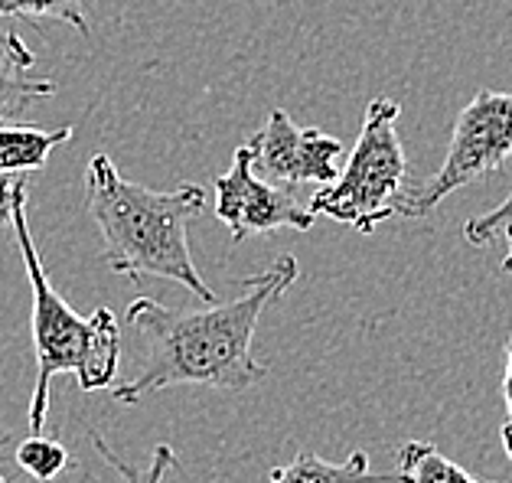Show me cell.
<instances>
[{
  "instance_id": "obj_7",
  "label": "cell",
  "mask_w": 512,
  "mask_h": 483,
  "mask_svg": "<svg viewBox=\"0 0 512 483\" xmlns=\"http://www.w3.org/2000/svg\"><path fill=\"white\" fill-rule=\"evenodd\" d=\"M248 151H252L255 173L271 183L327 187L340 173L343 144L330 138V134H323L320 128H297L287 111L274 108L265 125L252 134Z\"/></svg>"
},
{
  "instance_id": "obj_15",
  "label": "cell",
  "mask_w": 512,
  "mask_h": 483,
  "mask_svg": "<svg viewBox=\"0 0 512 483\" xmlns=\"http://www.w3.org/2000/svg\"><path fill=\"white\" fill-rule=\"evenodd\" d=\"M512 222V190L499 206H493L490 213H483L477 219H470L464 226V239L470 245H490L493 239H499V232Z\"/></svg>"
},
{
  "instance_id": "obj_17",
  "label": "cell",
  "mask_w": 512,
  "mask_h": 483,
  "mask_svg": "<svg viewBox=\"0 0 512 483\" xmlns=\"http://www.w3.org/2000/svg\"><path fill=\"white\" fill-rule=\"evenodd\" d=\"M20 200H27V173H4L0 170V232L10 229L14 209Z\"/></svg>"
},
{
  "instance_id": "obj_10",
  "label": "cell",
  "mask_w": 512,
  "mask_h": 483,
  "mask_svg": "<svg viewBox=\"0 0 512 483\" xmlns=\"http://www.w3.org/2000/svg\"><path fill=\"white\" fill-rule=\"evenodd\" d=\"M76 128L62 125V128H33L20 125V121H0V170L4 173H30L40 170L49 154L59 144H66Z\"/></svg>"
},
{
  "instance_id": "obj_14",
  "label": "cell",
  "mask_w": 512,
  "mask_h": 483,
  "mask_svg": "<svg viewBox=\"0 0 512 483\" xmlns=\"http://www.w3.org/2000/svg\"><path fill=\"white\" fill-rule=\"evenodd\" d=\"M89 441L95 444V451L102 454V461L115 470L118 483H164V477L170 474V470L180 467V457L170 444H157L154 454H151V464H147L144 470H134L128 461H121V457L108 448V441L98 435V431H89Z\"/></svg>"
},
{
  "instance_id": "obj_2",
  "label": "cell",
  "mask_w": 512,
  "mask_h": 483,
  "mask_svg": "<svg viewBox=\"0 0 512 483\" xmlns=\"http://www.w3.org/2000/svg\"><path fill=\"white\" fill-rule=\"evenodd\" d=\"M85 209L102 235L105 265L131 281L167 278L199 301L216 291L196 271L190 252V222L203 216L206 190L180 183L177 190H151L124 180L108 154H95L85 170Z\"/></svg>"
},
{
  "instance_id": "obj_11",
  "label": "cell",
  "mask_w": 512,
  "mask_h": 483,
  "mask_svg": "<svg viewBox=\"0 0 512 483\" xmlns=\"http://www.w3.org/2000/svg\"><path fill=\"white\" fill-rule=\"evenodd\" d=\"M398 477L402 483H483L451 457L437 451L431 441H405L398 451Z\"/></svg>"
},
{
  "instance_id": "obj_1",
  "label": "cell",
  "mask_w": 512,
  "mask_h": 483,
  "mask_svg": "<svg viewBox=\"0 0 512 483\" xmlns=\"http://www.w3.org/2000/svg\"><path fill=\"white\" fill-rule=\"evenodd\" d=\"M297 281V258L281 255L248 275L232 301H203V307H167L154 297H137L128 324L144 337V369L124 386H111V399L137 405L147 395L173 386H206L219 392H245L268 376L255 359V330L271 304Z\"/></svg>"
},
{
  "instance_id": "obj_16",
  "label": "cell",
  "mask_w": 512,
  "mask_h": 483,
  "mask_svg": "<svg viewBox=\"0 0 512 483\" xmlns=\"http://www.w3.org/2000/svg\"><path fill=\"white\" fill-rule=\"evenodd\" d=\"M506 232V275L512 278V222L503 229ZM503 405H506V421H503V431H499V438H503V448L512 461V330H509V350H506V373H503Z\"/></svg>"
},
{
  "instance_id": "obj_13",
  "label": "cell",
  "mask_w": 512,
  "mask_h": 483,
  "mask_svg": "<svg viewBox=\"0 0 512 483\" xmlns=\"http://www.w3.org/2000/svg\"><path fill=\"white\" fill-rule=\"evenodd\" d=\"M0 17H27V20H59L76 27L82 36L92 33L89 0H0Z\"/></svg>"
},
{
  "instance_id": "obj_9",
  "label": "cell",
  "mask_w": 512,
  "mask_h": 483,
  "mask_svg": "<svg viewBox=\"0 0 512 483\" xmlns=\"http://www.w3.org/2000/svg\"><path fill=\"white\" fill-rule=\"evenodd\" d=\"M268 483H402V477H398V470L392 474L369 470V457L362 451H353L343 464H330L317 454L301 451L291 464L274 467Z\"/></svg>"
},
{
  "instance_id": "obj_8",
  "label": "cell",
  "mask_w": 512,
  "mask_h": 483,
  "mask_svg": "<svg viewBox=\"0 0 512 483\" xmlns=\"http://www.w3.org/2000/svg\"><path fill=\"white\" fill-rule=\"evenodd\" d=\"M33 49L14 30H0V121H20L27 111L56 95L53 79H36Z\"/></svg>"
},
{
  "instance_id": "obj_18",
  "label": "cell",
  "mask_w": 512,
  "mask_h": 483,
  "mask_svg": "<svg viewBox=\"0 0 512 483\" xmlns=\"http://www.w3.org/2000/svg\"><path fill=\"white\" fill-rule=\"evenodd\" d=\"M0 483H7V477H4V470H0Z\"/></svg>"
},
{
  "instance_id": "obj_12",
  "label": "cell",
  "mask_w": 512,
  "mask_h": 483,
  "mask_svg": "<svg viewBox=\"0 0 512 483\" xmlns=\"http://www.w3.org/2000/svg\"><path fill=\"white\" fill-rule=\"evenodd\" d=\"M14 461L17 467H23L36 483H49L62 477V470L69 467V451L66 444L56 441V438H46L43 431H33L30 438H23L14 451Z\"/></svg>"
},
{
  "instance_id": "obj_3",
  "label": "cell",
  "mask_w": 512,
  "mask_h": 483,
  "mask_svg": "<svg viewBox=\"0 0 512 483\" xmlns=\"http://www.w3.org/2000/svg\"><path fill=\"white\" fill-rule=\"evenodd\" d=\"M10 229L30 281V330L36 353V379L30 395V431H43L49 415V382L59 373H72L82 392H102L115 386L121 369V327L111 307H98L89 317H79L62 301L46 275V265L27 226V200L14 209Z\"/></svg>"
},
{
  "instance_id": "obj_6",
  "label": "cell",
  "mask_w": 512,
  "mask_h": 483,
  "mask_svg": "<svg viewBox=\"0 0 512 483\" xmlns=\"http://www.w3.org/2000/svg\"><path fill=\"white\" fill-rule=\"evenodd\" d=\"M216 219L229 229L232 242H245L248 235L297 229L307 232L314 226V213L297 203L291 193L274 187L271 180L258 177L252 167V151L242 144L232 157V167L216 177Z\"/></svg>"
},
{
  "instance_id": "obj_5",
  "label": "cell",
  "mask_w": 512,
  "mask_h": 483,
  "mask_svg": "<svg viewBox=\"0 0 512 483\" xmlns=\"http://www.w3.org/2000/svg\"><path fill=\"white\" fill-rule=\"evenodd\" d=\"M512 154V92L483 89L460 111L447 144L444 164L418 187H408L398 206V216L421 219L437 203L467 187L473 180L490 177Z\"/></svg>"
},
{
  "instance_id": "obj_4",
  "label": "cell",
  "mask_w": 512,
  "mask_h": 483,
  "mask_svg": "<svg viewBox=\"0 0 512 483\" xmlns=\"http://www.w3.org/2000/svg\"><path fill=\"white\" fill-rule=\"evenodd\" d=\"M398 115L402 105L392 98H372L346 167L314 193L310 213L353 226L362 235H372L379 222L398 213L408 193V157L398 138Z\"/></svg>"
}]
</instances>
